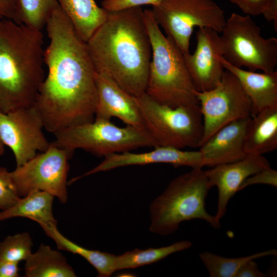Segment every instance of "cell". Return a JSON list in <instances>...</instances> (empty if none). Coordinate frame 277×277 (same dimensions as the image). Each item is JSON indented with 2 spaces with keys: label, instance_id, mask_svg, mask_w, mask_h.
<instances>
[{
  "label": "cell",
  "instance_id": "obj_1",
  "mask_svg": "<svg viewBox=\"0 0 277 277\" xmlns=\"http://www.w3.org/2000/svg\"><path fill=\"white\" fill-rule=\"evenodd\" d=\"M49 43L44 52L48 74L33 106L44 128L53 133L94 120L96 71L87 43L59 5L47 22Z\"/></svg>",
  "mask_w": 277,
  "mask_h": 277
},
{
  "label": "cell",
  "instance_id": "obj_2",
  "mask_svg": "<svg viewBox=\"0 0 277 277\" xmlns=\"http://www.w3.org/2000/svg\"><path fill=\"white\" fill-rule=\"evenodd\" d=\"M141 7L107 11L86 42L96 73L109 76L135 97L146 92L151 45Z\"/></svg>",
  "mask_w": 277,
  "mask_h": 277
},
{
  "label": "cell",
  "instance_id": "obj_3",
  "mask_svg": "<svg viewBox=\"0 0 277 277\" xmlns=\"http://www.w3.org/2000/svg\"><path fill=\"white\" fill-rule=\"evenodd\" d=\"M41 30L0 19V111L33 106L45 77Z\"/></svg>",
  "mask_w": 277,
  "mask_h": 277
},
{
  "label": "cell",
  "instance_id": "obj_4",
  "mask_svg": "<svg viewBox=\"0 0 277 277\" xmlns=\"http://www.w3.org/2000/svg\"><path fill=\"white\" fill-rule=\"evenodd\" d=\"M143 14L152 48L145 92L156 102L171 107L199 105L184 53L164 35L151 10H144Z\"/></svg>",
  "mask_w": 277,
  "mask_h": 277
},
{
  "label": "cell",
  "instance_id": "obj_5",
  "mask_svg": "<svg viewBox=\"0 0 277 277\" xmlns=\"http://www.w3.org/2000/svg\"><path fill=\"white\" fill-rule=\"evenodd\" d=\"M211 188L201 167L175 177L151 204L150 230L161 235H169L175 232L181 223L194 219L205 221L214 228H219L220 222L205 208Z\"/></svg>",
  "mask_w": 277,
  "mask_h": 277
},
{
  "label": "cell",
  "instance_id": "obj_6",
  "mask_svg": "<svg viewBox=\"0 0 277 277\" xmlns=\"http://www.w3.org/2000/svg\"><path fill=\"white\" fill-rule=\"evenodd\" d=\"M53 143L73 153L82 149L98 156L131 151L157 145L147 131L131 126L121 127L110 120L96 119L70 126L53 133Z\"/></svg>",
  "mask_w": 277,
  "mask_h": 277
},
{
  "label": "cell",
  "instance_id": "obj_7",
  "mask_svg": "<svg viewBox=\"0 0 277 277\" xmlns=\"http://www.w3.org/2000/svg\"><path fill=\"white\" fill-rule=\"evenodd\" d=\"M135 97L146 129L157 146L182 149L200 147L203 124L199 105L171 107L146 92Z\"/></svg>",
  "mask_w": 277,
  "mask_h": 277
},
{
  "label": "cell",
  "instance_id": "obj_8",
  "mask_svg": "<svg viewBox=\"0 0 277 277\" xmlns=\"http://www.w3.org/2000/svg\"><path fill=\"white\" fill-rule=\"evenodd\" d=\"M221 33L223 57L228 63L252 71H275L277 38L262 36L261 28L249 15L232 13Z\"/></svg>",
  "mask_w": 277,
  "mask_h": 277
},
{
  "label": "cell",
  "instance_id": "obj_9",
  "mask_svg": "<svg viewBox=\"0 0 277 277\" xmlns=\"http://www.w3.org/2000/svg\"><path fill=\"white\" fill-rule=\"evenodd\" d=\"M157 24L184 53H189L191 36L195 27L222 32L224 11L212 0H164L151 10Z\"/></svg>",
  "mask_w": 277,
  "mask_h": 277
},
{
  "label": "cell",
  "instance_id": "obj_10",
  "mask_svg": "<svg viewBox=\"0 0 277 277\" xmlns=\"http://www.w3.org/2000/svg\"><path fill=\"white\" fill-rule=\"evenodd\" d=\"M72 153L52 142L45 151L16 167L11 174L19 196L39 190L47 192L62 203H66L68 161Z\"/></svg>",
  "mask_w": 277,
  "mask_h": 277
},
{
  "label": "cell",
  "instance_id": "obj_11",
  "mask_svg": "<svg viewBox=\"0 0 277 277\" xmlns=\"http://www.w3.org/2000/svg\"><path fill=\"white\" fill-rule=\"evenodd\" d=\"M195 94L203 119L201 146L226 125L251 116L250 99L237 78L226 70L216 86L207 91L196 90Z\"/></svg>",
  "mask_w": 277,
  "mask_h": 277
},
{
  "label": "cell",
  "instance_id": "obj_12",
  "mask_svg": "<svg viewBox=\"0 0 277 277\" xmlns=\"http://www.w3.org/2000/svg\"><path fill=\"white\" fill-rule=\"evenodd\" d=\"M42 119L34 106L8 113L0 111V138L14 154L16 167L43 152L50 143L43 132Z\"/></svg>",
  "mask_w": 277,
  "mask_h": 277
},
{
  "label": "cell",
  "instance_id": "obj_13",
  "mask_svg": "<svg viewBox=\"0 0 277 277\" xmlns=\"http://www.w3.org/2000/svg\"><path fill=\"white\" fill-rule=\"evenodd\" d=\"M215 30L199 28L194 52L184 53L186 66L196 90H210L220 82L224 68L220 61L224 53L221 36Z\"/></svg>",
  "mask_w": 277,
  "mask_h": 277
},
{
  "label": "cell",
  "instance_id": "obj_14",
  "mask_svg": "<svg viewBox=\"0 0 277 277\" xmlns=\"http://www.w3.org/2000/svg\"><path fill=\"white\" fill-rule=\"evenodd\" d=\"M270 167L263 155L247 154L244 158L231 163L216 165L205 171L210 186L218 190L217 210L214 215L220 222L226 213L229 201L240 191V187L250 176Z\"/></svg>",
  "mask_w": 277,
  "mask_h": 277
},
{
  "label": "cell",
  "instance_id": "obj_15",
  "mask_svg": "<svg viewBox=\"0 0 277 277\" xmlns=\"http://www.w3.org/2000/svg\"><path fill=\"white\" fill-rule=\"evenodd\" d=\"M98 165L77 176V180L100 172L119 167L144 165L151 164H169L175 167L188 166L192 168L205 166V162L200 150L185 151L167 146H157L154 149L143 153L126 151L107 155Z\"/></svg>",
  "mask_w": 277,
  "mask_h": 277
},
{
  "label": "cell",
  "instance_id": "obj_16",
  "mask_svg": "<svg viewBox=\"0 0 277 277\" xmlns=\"http://www.w3.org/2000/svg\"><path fill=\"white\" fill-rule=\"evenodd\" d=\"M95 78L97 98L94 118L110 120L115 117L126 125L147 131L136 97L105 74L96 73Z\"/></svg>",
  "mask_w": 277,
  "mask_h": 277
},
{
  "label": "cell",
  "instance_id": "obj_17",
  "mask_svg": "<svg viewBox=\"0 0 277 277\" xmlns=\"http://www.w3.org/2000/svg\"><path fill=\"white\" fill-rule=\"evenodd\" d=\"M250 118H242L226 125L200 147L205 166L212 167L233 162L247 155L245 138Z\"/></svg>",
  "mask_w": 277,
  "mask_h": 277
},
{
  "label": "cell",
  "instance_id": "obj_18",
  "mask_svg": "<svg viewBox=\"0 0 277 277\" xmlns=\"http://www.w3.org/2000/svg\"><path fill=\"white\" fill-rule=\"evenodd\" d=\"M220 61L224 69L239 81L252 104L251 117L263 109L277 106V71L262 73L235 67L223 56Z\"/></svg>",
  "mask_w": 277,
  "mask_h": 277
},
{
  "label": "cell",
  "instance_id": "obj_19",
  "mask_svg": "<svg viewBox=\"0 0 277 277\" xmlns=\"http://www.w3.org/2000/svg\"><path fill=\"white\" fill-rule=\"evenodd\" d=\"M277 148V106L251 117L245 138L247 154L263 155Z\"/></svg>",
  "mask_w": 277,
  "mask_h": 277
},
{
  "label": "cell",
  "instance_id": "obj_20",
  "mask_svg": "<svg viewBox=\"0 0 277 277\" xmlns=\"http://www.w3.org/2000/svg\"><path fill=\"white\" fill-rule=\"evenodd\" d=\"M54 196L43 191L34 190L23 197L9 208L0 211V221L22 217L32 220L42 227L56 225L57 221L52 212Z\"/></svg>",
  "mask_w": 277,
  "mask_h": 277
},
{
  "label": "cell",
  "instance_id": "obj_21",
  "mask_svg": "<svg viewBox=\"0 0 277 277\" xmlns=\"http://www.w3.org/2000/svg\"><path fill=\"white\" fill-rule=\"evenodd\" d=\"M80 36L85 42L90 38L107 17V11L94 0H57Z\"/></svg>",
  "mask_w": 277,
  "mask_h": 277
},
{
  "label": "cell",
  "instance_id": "obj_22",
  "mask_svg": "<svg viewBox=\"0 0 277 277\" xmlns=\"http://www.w3.org/2000/svg\"><path fill=\"white\" fill-rule=\"evenodd\" d=\"M25 261V272L27 277L76 276L62 254L44 244Z\"/></svg>",
  "mask_w": 277,
  "mask_h": 277
},
{
  "label": "cell",
  "instance_id": "obj_23",
  "mask_svg": "<svg viewBox=\"0 0 277 277\" xmlns=\"http://www.w3.org/2000/svg\"><path fill=\"white\" fill-rule=\"evenodd\" d=\"M42 227L47 235L55 242L59 250L81 255L95 268L98 276L108 277L116 271V255L88 249L75 244L62 235L56 225L43 226Z\"/></svg>",
  "mask_w": 277,
  "mask_h": 277
},
{
  "label": "cell",
  "instance_id": "obj_24",
  "mask_svg": "<svg viewBox=\"0 0 277 277\" xmlns=\"http://www.w3.org/2000/svg\"><path fill=\"white\" fill-rule=\"evenodd\" d=\"M191 246V242L185 240L160 248L128 251L116 255V270L135 268L154 263L174 253L187 249Z\"/></svg>",
  "mask_w": 277,
  "mask_h": 277
},
{
  "label": "cell",
  "instance_id": "obj_25",
  "mask_svg": "<svg viewBox=\"0 0 277 277\" xmlns=\"http://www.w3.org/2000/svg\"><path fill=\"white\" fill-rule=\"evenodd\" d=\"M277 250L271 249L239 258H227L208 251L200 253L199 258L210 277H235L239 269L250 260L276 255Z\"/></svg>",
  "mask_w": 277,
  "mask_h": 277
},
{
  "label": "cell",
  "instance_id": "obj_26",
  "mask_svg": "<svg viewBox=\"0 0 277 277\" xmlns=\"http://www.w3.org/2000/svg\"><path fill=\"white\" fill-rule=\"evenodd\" d=\"M58 5L57 0H16L14 22L42 31Z\"/></svg>",
  "mask_w": 277,
  "mask_h": 277
},
{
  "label": "cell",
  "instance_id": "obj_27",
  "mask_svg": "<svg viewBox=\"0 0 277 277\" xmlns=\"http://www.w3.org/2000/svg\"><path fill=\"white\" fill-rule=\"evenodd\" d=\"M32 239L28 232L8 235L0 242V259L19 263L32 253Z\"/></svg>",
  "mask_w": 277,
  "mask_h": 277
},
{
  "label": "cell",
  "instance_id": "obj_28",
  "mask_svg": "<svg viewBox=\"0 0 277 277\" xmlns=\"http://www.w3.org/2000/svg\"><path fill=\"white\" fill-rule=\"evenodd\" d=\"M19 197L11 172L0 167V209L2 211L9 208Z\"/></svg>",
  "mask_w": 277,
  "mask_h": 277
},
{
  "label": "cell",
  "instance_id": "obj_29",
  "mask_svg": "<svg viewBox=\"0 0 277 277\" xmlns=\"http://www.w3.org/2000/svg\"><path fill=\"white\" fill-rule=\"evenodd\" d=\"M164 0H103L102 6L107 11H113L145 5H150L153 7L159 5Z\"/></svg>",
  "mask_w": 277,
  "mask_h": 277
},
{
  "label": "cell",
  "instance_id": "obj_30",
  "mask_svg": "<svg viewBox=\"0 0 277 277\" xmlns=\"http://www.w3.org/2000/svg\"><path fill=\"white\" fill-rule=\"evenodd\" d=\"M266 184L276 187L277 171L270 166L248 177L242 183L240 190L254 184Z\"/></svg>",
  "mask_w": 277,
  "mask_h": 277
},
{
  "label": "cell",
  "instance_id": "obj_31",
  "mask_svg": "<svg viewBox=\"0 0 277 277\" xmlns=\"http://www.w3.org/2000/svg\"><path fill=\"white\" fill-rule=\"evenodd\" d=\"M237 5L246 15L262 14L269 0H230Z\"/></svg>",
  "mask_w": 277,
  "mask_h": 277
},
{
  "label": "cell",
  "instance_id": "obj_32",
  "mask_svg": "<svg viewBox=\"0 0 277 277\" xmlns=\"http://www.w3.org/2000/svg\"><path fill=\"white\" fill-rule=\"evenodd\" d=\"M255 260L246 262L238 270L235 277H265L267 274L261 271Z\"/></svg>",
  "mask_w": 277,
  "mask_h": 277
},
{
  "label": "cell",
  "instance_id": "obj_33",
  "mask_svg": "<svg viewBox=\"0 0 277 277\" xmlns=\"http://www.w3.org/2000/svg\"><path fill=\"white\" fill-rule=\"evenodd\" d=\"M16 9V0H0V19L14 21Z\"/></svg>",
  "mask_w": 277,
  "mask_h": 277
},
{
  "label": "cell",
  "instance_id": "obj_34",
  "mask_svg": "<svg viewBox=\"0 0 277 277\" xmlns=\"http://www.w3.org/2000/svg\"><path fill=\"white\" fill-rule=\"evenodd\" d=\"M18 263L0 259V277L19 276Z\"/></svg>",
  "mask_w": 277,
  "mask_h": 277
},
{
  "label": "cell",
  "instance_id": "obj_35",
  "mask_svg": "<svg viewBox=\"0 0 277 277\" xmlns=\"http://www.w3.org/2000/svg\"><path fill=\"white\" fill-rule=\"evenodd\" d=\"M262 14L269 22H272L277 31V0H269Z\"/></svg>",
  "mask_w": 277,
  "mask_h": 277
},
{
  "label": "cell",
  "instance_id": "obj_36",
  "mask_svg": "<svg viewBox=\"0 0 277 277\" xmlns=\"http://www.w3.org/2000/svg\"><path fill=\"white\" fill-rule=\"evenodd\" d=\"M4 153V144L0 138V156L3 155Z\"/></svg>",
  "mask_w": 277,
  "mask_h": 277
}]
</instances>
